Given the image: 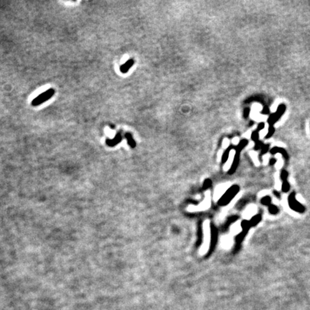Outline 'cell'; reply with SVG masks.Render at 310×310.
<instances>
[{"mask_svg": "<svg viewBox=\"0 0 310 310\" xmlns=\"http://www.w3.org/2000/svg\"><path fill=\"white\" fill-rule=\"evenodd\" d=\"M289 205L292 209H293L294 211L297 212H299L300 213H304L305 211V207L302 206L300 202L297 201L294 192H292V193L289 195Z\"/></svg>", "mask_w": 310, "mask_h": 310, "instance_id": "3957f363", "label": "cell"}, {"mask_svg": "<svg viewBox=\"0 0 310 310\" xmlns=\"http://www.w3.org/2000/svg\"><path fill=\"white\" fill-rule=\"evenodd\" d=\"M239 190H240V187L237 185H232L231 187L226 190L225 193L223 195L221 198L219 199L218 202V206H226L227 205L230 203V202L233 200L236 195L238 193Z\"/></svg>", "mask_w": 310, "mask_h": 310, "instance_id": "6da1fadb", "label": "cell"}, {"mask_svg": "<svg viewBox=\"0 0 310 310\" xmlns=\"http://www.w3.org/2000/svg\"><path fill=\"white\" fill-rule=\"evenodd\" d=\"M55 94V90L53 89H50L47 91L42 93V94L39 95V96L35 98L32 101V106H37L39 105H41L44 102L48 101Z\"/></svg>", "mask_w": 310, "mask_h": 310, "instance_id": "7a4b0ae2", "label": "cell"}, {"mask_svg": "<svg viewBox=\"0 0 310 310\" xmlns=\"http://www.w3.org/2000/svg\"><path fill=\"white\" fill-rule=\"evenodd\" d=\"M231 150H229L228 149H227V150L226 151V152H224V153L223 154V155H222V162H223V163H226L227 161L228 160L229 156H230Z\"/></svg>", "mask_w": 310, "mask_h": 310, "instance_id": "4fadbf2b", "label": "cell"}, {"mask_svg": "<svg viewBox=\"0 0 310 310\" xmlns=\"http://www.w3.org/2000/svg\"><path fill=\"white\" fill-rule=\"evenodd\" d=\"M133 64V61H131V60H128L127 62H126L124 64L122 65V66L120 68V70H121V71L122 73H126L127 72V70H129V68H130L131 65H132Z\"/></svg>", "mask_w": 310, "mask_h": 310, "instance_id": "8fae6325", "label": "cell"}, {"mask_svg": "<svg viewBox=\"0 0 310 310\" xmlns=\"http://www.w3.org/2000/svg\"><path fill=\"white\" fill-rule=\"evenodd\" d=\"M211 244H210V248L208 251V254L213 253L215 248H216L217 241L218 238V231L213 224L211 225Z\"/></svg>", "mask_w": 310, "mask_h": 310, "instance_id": "277c9868", "label": "cell"}, {"mask_svg": "<svg viewBox=\"0 0 310 310\" xmlns=\"http://www.w3.org/2000/svg\"><path fill=\"white\" fill-rule=\"evenodd\" d=\"M261 221H262V216H261L260 214L256 215V216L252 217V218L251 219V221H249L251 226V227L256 226V225H257V224H258V223H260Z\"/></svg>", "mask_w": 310, "mask_h": 310, "instance_id": "9c48e42d", "label": "cell"}, {"mask_svg": "<svg viewBox=\"0 0 310 310\" xmlns=\"http://www.w3.org/2000/svg\"><path fill=\"white\" fill-rule=\"evenodd\" d=\"M229 145H230V141H229L228 139H224V140H223V146L224 147L227 149Z\"/></svg>", "mask_w": 310, "mask_h": 310, "instance_id": "44dd1931", "label": "cell"}, {"mask_svg": "<svg viewBox=\"0 0 310 310\" xmlns=\"http://www.w3.org/2000/svg\"><path fill=\"white\" fill-rule=\"evenodd\" d=\"M232 142H233V145H238L239 139L238 137H234L233 141H232Z\"/></svg>", "mask_w": 310, "mask_h": 310, "instance_id": "7402d4cb", "label": "cell"}, {"mask_svg": "<svg viewBox=\"0 0 310 310\" xmlns=\"http://www.w3.org/2000/svg\"><path fill=\"white\" fill-rule=\"evenodd\" d=\"M211 185H212V180L211 179L205 180L203 185H202V189L207 190L211 187Z\"/></svg>", "mask_w": 310, "mask_h": 310, "instance_id": "2e32d148", "label": "cell"}, {"mask_svg": "<svg viewBox=\"0 0 310 310\" xmlns=\"http://www.w3.org/2000/svg\"><path fill=\"white\" fill-rule=\"evenodd\" d=\"M290 189V185L289 183L288 182L287 180L286 181H283L282 184V191L284 192H287Z\"/></svg>", "mask_w": 310, "mask_h": 310, "instance_id": "e0dca14e", "label": "cell"}, {"mask_svg": "<svg viewBox=\"0 0 310 310\" xmlns=\"http://www.w3.org/2000/svg\"><path fill=\"white\" fill-rule=\"evenodd\" d=\"M274 195H275L276 197H278V198H280L281 196H280V193L278 191H274Z\"/></svg>", "mask_w": 310, "mask_h": 310, "instance_id": "603a6c76", "label": "cell"}, {"mask_svg": "<svg viewBox=\"0 0 310 310\" xmlns=\"http://www.w3.org/2000/svg\"><path fill=\"white\" fill-rule=\"evenodd\" d=\"M248 231H242L240 233H238L237 236H236V242L237 244H241V243H242V241H243V239L245 238L246 237V236L247 235V233H248Z\"/></svg>", "mask_w": 310, "mask_h": 310, "instance_id": "ba28073f", "label": "cell"}, {"mask_svg": "<svg viewBox=\"0 0 310 310\" xmlns=\"http://www.w3.org/2000/svg\"><path fill=\"white\" fill-rule=\"evenodd\" d=\"M268 211H269V213L271 214L275 215L279 213V208H278L277 206H274V205H270V206H268Z\"/></svg>", "mask_w": 310, "mask_h": 310, "instance_id": "5bb4252c", "label": "cell"}, {"mask_svg": "<svg viewBox=\"0 0 310 310\" xmlns=\"http://www.w3.org/2000/svg\"><path fill=\"white\" fill-rule=\"evenodd\" d=\"M126 138L127 139V140H128V144L129 145H130L131 147H134L135 146V142H134V141L133 140V139L131 138V136L129 134H126Z\"/></svg>", "mask_w": 310, "mask_h": 310, "instance_id": "ac0fdd59", "label": "cell"}, {"mask_svg": "<svg viewBox=\"0 0 310 310\" xmlns=\"http://www.w3.org/2000/svg\"><path fill=\"white\" fill-rule=\"evenodd\" d=\"M275 162H276V160H274V159H272V160H271L269 163H270V165H274Z\"/></svg>", "mask_w": 310, "mask_h": 310, "instance_id": "cb8c5ba5", "label": "cell"}, {"mask_svg": "<svg viewBox=\"0 0 310 310\" xmlns=\"http://www.w3.org/2000/svg\"><path fill=\"white\" fill-rule=\"evenodd\" d=\"M287 177H288V173L285 170H283L282 172L281 173V179H282L283 181H286L287 180Z\"/></svg>", "mask_w": 310, "mask_h": 310, "instance_id": "d6986e66", "label": "cell"}, {"mask_svg": "<svg viewBox=\"0 0 310 310\" xmlns=\"http://www.w3.org/2000/svg\"><path fill=\"white\" fill-rule=\"evenodd\" d=\"M246 144H247V141H242L240 144H238V145L237 146V150L238 151H240L241 150H242V149L246 145Z\"/></svg>", "mask_w": 310, "mask_h": 310, "instance_id": "ffe728a7", "label": "cell"}, {"mask_svg": "<svg viewBox=\"0 0 310 310\" xmlns=\"http://www.w3.org/2000/svg\"><path fill=\"white\" fill-rule=\"evenodd\" d=\"M241 228H242L243 231H249V229L251 228V224L250 221H247V220H243V221L241 222Z\"/></svg>", "mask_w": 310, "mask_h": 310, "instance_id": "7c38bea8", "label": "cell"}, {"mask_svg": "<svg viewBox=\"0 0 310 310\" xmlns=\"http://www.w3.org/2000/svg\"><path fill=\"white\" fill-rule=\"evenodd\" d=\"M271 201H272V198H271L269 196L263 197V198L262 199V201H261L262 205H264V206H269L271 205Z\"/></svg>", "mask_w": 310, "mask_h": 310, "instance_id": "9a60e30c", "label": "cell"}, {"mask_svg": "<svg viewBox=\"0 0 310 310\" xmlns=\"http://www.w3.org/2000/svg\"><path fill=\"white\" fill-rule=\"evenodd\" d=\"M238 220V216H233L230 217V218H228V220H227L225 225H224V227H225L226 228H228L229 226H231L232 223H235V222L237 221Z\"/></svg>", "mask_w": 310, "mask_h": 310, "instance_id": "30bf717a", "label": "cell"}, {"mask_svg": "<svg viewBox=\"0 0 310 310\" xmlns=\"http://www.w3.org/2000/svg\"><path fill=\"white\" fill-rule=\"evenodd\" d=\"M197 246H200L202 243V240H203V231H202V223H198V226H197Z\"/></svg>", "mask_w": 310, "mask_h": 310, "instance_id": "5b68a950", "label": "cell"}, {"mask_svg": "<svg viewBox=\"0 0 310 310\" xmlns=\"http://www.w3.org/2000/svg\"><path fill=\"white\" fill-rule=\"evenodd\" d=\"M238 162H239V155L238 154L236 153L235 157L233 158V161L231 164V167H230V170H228L229 175H233V173L236 172V170H237Z\"/></svg>", "mask_w": 310, "mask_h": 310, "instance_id": "8992f818", "label": "cell"}, {"mask_svg": "<svg viewBox=\"0 0 310 310\" xmlns=\"http://www.w3.org/2000/svg\"><path fill=\"white\" fill-rule=\"evenodd\" d=\"M121 141V136L120 134H117L116 135L114 136V138L113 140H109V139H107L106 140V145L109 146H114L116 145L117 144H119Z\"/></svg>", "mask_w": 310, "mask_h": 310, "instance_id": "52a82bcc", "label": "cell"}]
</instances>
